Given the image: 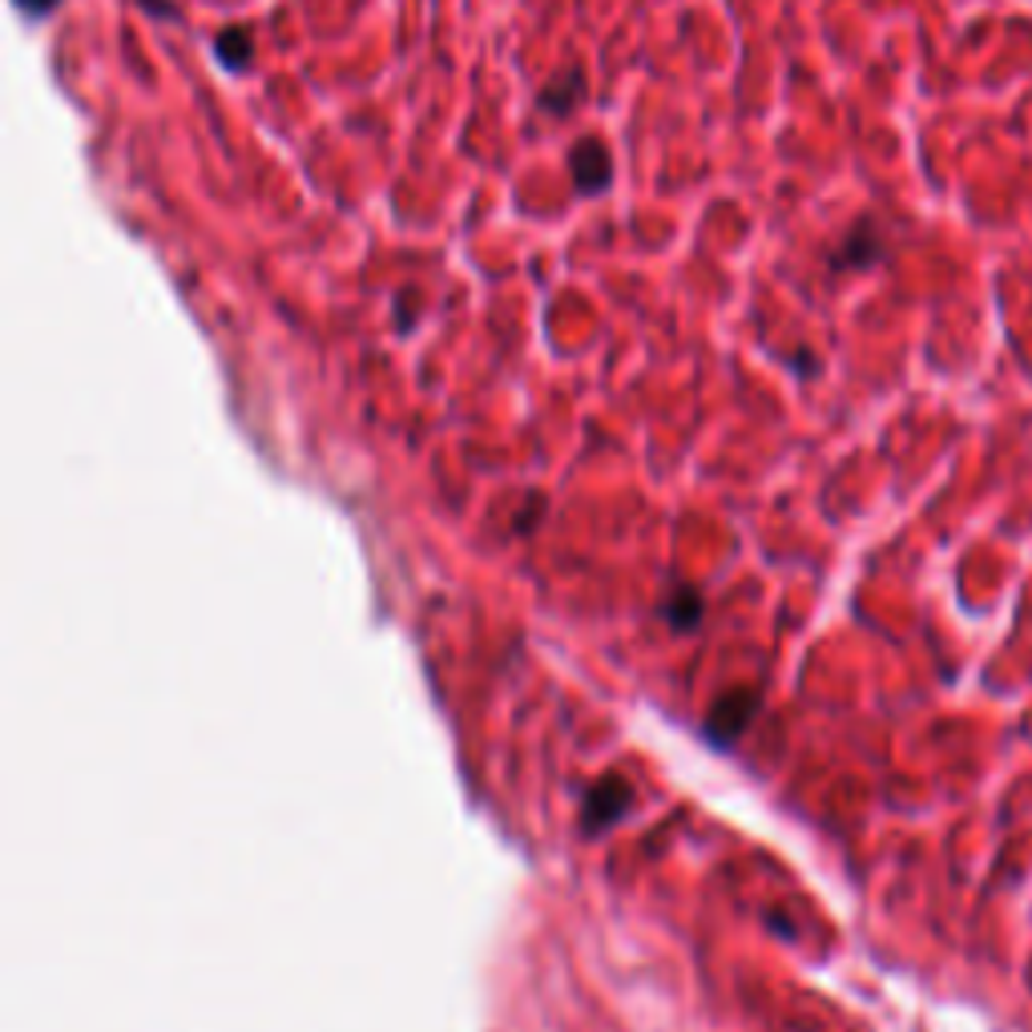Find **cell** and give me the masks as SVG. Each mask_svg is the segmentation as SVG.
<instances>
[{"instance_id":"4","label":"cell","mask_w":1032,"mask_h":1032,"mask_svg":"<svg viewBox=\"0 0 1032 1032\" xmlns=\"http://www.w3.org/2000/svg\"><path fill=\"white\" fill-rule=\"evenodd\" d=\"M883 258V246H879V234L871 231V226H855L851 234L844 238V246L835 251V267L839 270H851V267H871V263H879Z\"/></svg>"},{"instance_id":"1","label":"cell","mask_w":1032,"mask_h":1032,"mask_svg":"<svg viewBox=\"0 0 1032 1032\" xmlns=\"http://www.w3.org/2000/svg\"><path fill=\"white\" fill-rule=\"evenodd\" d=\"M569 174H573L578 194H601L613 178L610 150H605L597 137H581V142L569 150Z\"/></svg>"},{"instance_id":"3","label":"cell","mask_w":1032,"mask_h":1032,"mask_svg":"<svg viewBox=\"0 0 1032 1032\" xmlns=\"http://www.w3.org/2000/svg\"><path fill=\"white\" fill-rule=\"evenodd\" d=\"M581 93H585V73L578 65H569L541 90V110L553 113V117H565V113L578 110Z\"/></svg>"},{"instance_id":"7","label":"cell","mask_w":1032,"mask_h":1032,"mask_svg":"<svg viewBox=\"0 0 1032 1032\" xmlns=\"http://www.w3.org/2000/svg\"><path fill=\"white\" fill-rule=\"evenodd\" d=\"M61 0H17V9L21 12H33V17H45V12H53Z\"/></svg>"},{"instance_id":"5","label":"cell","mask_w":1032,"mask_h":1032,"mask_svg":"<svg viewBox=\"0 0 1032 1032\" xmlns=\"http://www.w3.org/2000/svg\"><path fill=\"white\" fill-rule=\"evenodd\" d=\"M755 694H746V689H734L730 698L718 702V711L711 714V726L706 730L714 734V738H730V734H738L746 726V718H750V711H755Z\"/></svg>"},{"instance_id":"2","label":"cell","mask_w":1032,"mask_h":1032,"mask_svg":"<svg viewBox=\"0 0 1032 1032\" xmlns=\"http://www.w3.org/2000/svg\"><path fill=\"white\" fill-rule=\"evenodd\" d=\"M630 803H633V790H630V783L625 778H617V775H605L597 783V787L589 790V799H585V827L589 831H601V827H610V822H617L630 810Z\"/></svg>"},{"instance_id":"6","label":"cell","mask_w":1032,"mask_h":1032,"mask_svg":"<svg viewBox=\"0 0 1032 1032\" xmlns=\"http://www.w3.org/2000/svg\"><path fill=\"white\" fill-rule=\"evenodd\" d=\"M214 53H218V61H223L226 69L238 73V69H246L255 45H251V33H246V29H223L218 41H214Z\"/></svg>"}]
</instances>
